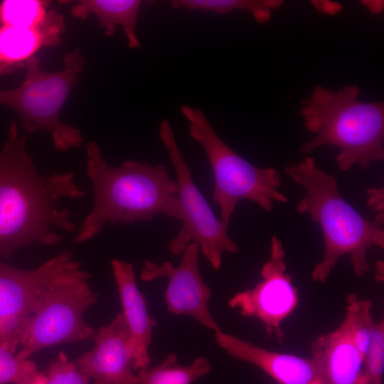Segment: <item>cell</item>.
I'll return each instance as SVG.
<instances>
[{
	"label": "cell",
	"mask_w": 384,
	"mask_h": 384,
	"mask_svg": "<svg viewBox=\"0 0 384 384\" xmlns=\"http://www.w3.org/2000/svg\"><path fill=\"white\" fill-rule=\"evenodd\" d=\"M27 135H20L11 120L0 151V257L33 245L63 241L58 230L74 232L78 225L66 199H79L85 191L71 171L44 175L26 149Z\"/></svg>",
	"instance_id": "1"
},
{
	"label": "cell",
	"mask_w": 384,
	"mask_h": 384,
	"mask_svg": "<svg viewBox=\"0 0 384 384\" xmlns=\"http://www.w3.org/2000/svg\"><path fill=\"white\" fill-rule=\"evenodd\" d=\"M86 168L93 204L78 230L75 243L93 238L105 224L147 221L157 215L179 220L177 183L166 166L137 160L111 166L97 144L91 141L86 144Z\"/></svg>",
	"instance_id": "2"
},
{
	"label": "cell",
	"mask_w": 384,
	"mask_h": 384,
	"mask_svg": "<svg viewBox=\"0 0 384 384\" xmlns=\"http://www.w3.org/2000/svg\"><path fill=\"white\" fill-rule=\"evenodd\" d=\"M286 174L305 190L297 211L317 223L324 239V256L311 272L314 282L326 283L338 259L348 255L355 274L369 271L366 253L372 247H384V212L370 221L363 218L339 193L336 178L318 167L306 156L284 169Z\"/></svg>",
	"instance_id": "3"
},
{
	"label": "cell",
	"mask_w": 384,
	"mask_h": 384,
	"mask_svg": "<svg viewBox=\"0 0 384 384\" xmlns=\"http://www.w3.org/2000/svg\"><path fill=\"white\" fill-rule=\"evenodd\" d=\"M361 88L351 85L334 90L320 85L301 100L300 114L314 137L304 144L302 154L323 146L339 149L338 169L348 171L357 164L367 169L384 159V102L359 99Z\"/></svg>",
	"instance_id": "4"
},
{
	"label": "cell",
	"mask_w": 384,
	"mask_h": 384,
	"mask_svg": "<svg viewBox=\"0 0 384 384\" xmlns=\"http://www.w3.org/2000/svg\"><path fill=\"white\" fill-rule=\"evenodd\" d=\"M188 122L189 134L203 148L214 178L213 198L219 206L220 222L228 229L238 202L251 201L265 211L272 210L274 202L286 203L287 197L278 191L282 179L271 167L252 164L225 144L217 134L204 112L198 107L181 106Z\"/></svg>",
	"instance_id": "5"
},
{
	"label": "cell",
	"mask_w": 384,
	"mask_h": 384,
	"mask_svg": "<svg viewBox=\"0 0 384 384\" xmlns=\"http://www.w3.org/2000/svg\"><path fill=\"white\" fill-rule=\"evenodd\" d=\"M85 63L78 48L65 55L61 70L48 72L41 68V60L35 55L25 63L26 72L22 82L16 87L0 90V105L16 111L27 134L48 132L59 151L78 148L83 142L82 133L64 123L60 113Z\"/></svg>",
	"instance_id": "6"
},
{
	"label": "cell",
	"mask_w": 384,
	"mask_h": 384,
	"mask_svg": "<svg viewBox=\"0 0 384 384\" xmlns=\"http://www.w3.org/2000/svg\"><path fill=\"white\" fill-rule=\"evenodd\" d=\"M159 135L171 160L176 176L177 198L180 205L181 228L167 244L175 256L183 254L194 242L215 270L222 264L225 252L237 253L238 245L230 238L228 229L218 219L205 197L195 184L191 169L185 161L170 122L162 119Z\"/></svg>",
	"instance_id": "7"
},
{
	"label": "cell",
	"mask_w": 384,
	"mask_h": 384,
	"mask_svg": "<svg viewBox=\"0 0 384 384\" xmlns=\"http://www.w3.org/2000/svg\"><path fill=\"white\" fill-rule=\"evenodd\" d=\"M90 278V274L82 268L48 289L31 316L17 356L29 359L33 353L60 343L93 340L96 331L84 318L86 310L99 297L89 285Z\"/></svg>",
	"instance_id": "8"
},
{
	"label": "cell",
	"mask_w": 384,
	"mask_h": 384,
	"mask_svg": "<svg viewBox=\"0 0 384 384\" xmlns=\"http://www.w3.org/2000/svg\"><path fill=\"white\" fill-rule=\"evenodd\" d=\"M284 257L282 241L272 235L270 259L260 270L262 281L252 289L238 292L228 301L230 307L240 309L241 316L260 320L266 333L273 335L279 343L284 341L281 323L299 302L298 290L286 272Z\"/></svg>",
	"instance_id": "9"
},
{
	"label": "cell",
	"mask_w": 384,
	"mask_h": 384,
	"mask_svg": "<svg viewBox=\"0 0 384 384\" xmlns=\"http://www.w3.org/2000/svg\"><path fill=\"white\" fill-rule=\"evenodd\" d=\"M199 249L197 243L190 242L181 255L182 260L178 267L169 261L157 264L145 260L140 278L144 282L168 279L164 299L169 312L189 316L216 332L221 329L209 310L211 291L203 282L199 271Z\"/></svg>",
	"instance_id": "10"
},
{
	"label": "cell",
	"mask_w": 384,
	"mask_h": 384,
	"mask_svg": "<svg viewBox=\"0 0 384 384\" xmlns=\"http://www.w3.org/2000/svg\"><path fill=\"white\" fill-rule=\"evenodd\" d=\"M82 269L70 250L48 260L33 270L0 264V317L33 315L48 290L55 283Z\"/></svg>",
	"instance_id": "11"
},
{
	"label": "cell",
	"mask_w": 384,
	"mask_h": 384,
	"mask_svg": "<svg viewBox=\"0 0 384 384\" xmlns=\"http://www.w3.org/2000/svg\"><path fill=\"white\" fill-rule=\"evenodd\" d=\"M93 341V348L75 362L79 370L92 380V384H136L131 335L122 314L100 327Z\"/></svg>",
	"instance_id": "12"
},
{
	"label": "cell",
	"mask_w": 384,
	"mask_h": 384,
	"mask_svg": "<svg viewBox=\"0 0 384 384\" xmlns=\"http://www.w3.org/2000/svg\"><path fill=\"white\" fill-rule=\"evenodd\" d=\"M214 336L232 357L258 367L278 384H324L321 362L314 355L306 358L270 351L221 330Z\"/></svg>",
	"instance_id": "13"
},
{
	"label": "cell",
	"mask_w": 384,
	"mask_h": 384,
	"mask_svg": "<svg viewBox=\"0 0 384 384\" xmlns=\"http://www.w3.org/2000/svg\"><path fill=\"white\" fill-rule=\"evenodd\" d=\"M111 268L119 294L122 315L129 328L134 350L133 368H147L151 363L149 346L157 321L149 315L146 300L136 282L131 263L113 259Z\"/></svg>",
	"instance_id": "14"
},
{
	"label": "cell",
	"mask_w": 384,
	"mask_h": 384,
	"mask_svg": "<svg viewBox=\"0 0 384 384\" xmlns=\"http://www.w3.org/2000/svg\"><path fill=\"white\" fill-rule=\"evenodd\" d=\"M311 351L321 362L324 384H361L363 359L343 320L336 329L314 340Z\"/></svg>",
	"instance_id": "15"
},
{
	"label": "cell",
	"mask_w": 384,
	"mask_h": 384,
	"mask_svg": "<svg viewBox=\"0 0 384 384\" xmlns=\"http://www.w3.org/2000/svg\"><path fill=\"white\" fill-rule=\"evenodd\" d=\"M64 31L63 16L56 10H49L38 27L0 26V63L25 65L41 48L59 45Z\"/></svg>",
	"instance_id": "16"
},
{
	"label": "cell",
	"mask_w": 384,
	"mask_h": 384,
	"mask_svg": "<svg viewBox=\"0 0 384 384\" xmlns=\"http://www.w3.org/2000/svg\"><path fill=\"white\" fill-rule=\"evenodd\" d=\"M140 0H80L72 7V14L85 19L90 14H95L104 29L106 36H112L117 28L121 26L131 49L141 48V42L137 35V26Z\"/></svg>",
	"instance_id": "17"
},
{
	"label": "cell",
	"mask_w": 384,
	"mask_h": 384,
	"mask_svg": "<svg viewBox=\"0 0 384 384\" xmlns=\"http://www.w3.org/2000/svg\"><path fill=\"white\" fill-rule=\"evenodd\" d=\"M210 371L211 365L205 357L197 358L184 366L178 363L175 353H170L161 363L138 370L136 384H191Z\"/></svg>",
	"instance_id": "18"
},
{
	"label": "cell",
	"mask_w": 384,
	"mask_h": 384,
	"mask_svg": "<svg viewBox=\"0 0 384 384\" xmlns=\"http://www.w3.org/2000/svg\"><path fill=\"white\" fill-rule=\"evenodd\" d=\"M283 3L282 0H172L170 5L175 9L222 15L234 11H245L250 12L258 23H263L271 19L272 11L279 8Z\"/></svg>",
	"instance_id": "19"
},
{
	"label": "cell",
	"mask_w": 384,
	"mask_h": 384,
	"mask_svg": "<svg viewBox=\"0 0 384 384\" xmlns=\"http://www.w3.org/2000/svg\"><path fill=\"white\" fill-rule=\"evenodd\" d=\"M370 300L359 299L354 293L346 296V312L343 321L346 324L350 338L363 359L368 351L371 328L374 322Z\"/></svg>",
	"instance_id": "20"
},
{
	"label": "cell",
	"mask_w": 384,
	"mask_h": 384,
	"mask_svg": "<svg viewBox=\"0 0 384 384\" xmlns=\"http://www.w3.org/2000/svg\"><path fill=\"white\" fill-rule=\"evenodd\" d=\"M48 2L41 0H5L0 3V26L35 28L48 15Z\"/></svg>",
	"instance_id": "21"
},
{
	"label": "cell",
	"mask_w": 384,
	"mask_h": 384,
	"mask_svg": "<svg viewBox=\"0 0 384 384\" xmlns=\"http://www.w3.org/2000/svg\"><path fill=\"white\" fill-rule=\"evenodd\" d=\"M384 370V322H373L370 341L363 362L361 384H383Z\"/></svg>",
	"instance_id": "22"
},
{
	"label": "cell",
	"mask_w": 384,
	"mask_h": 384,
	"mask_svg": "<svg viewBox=\"0 0 384 384\" xmlns=\"http://www.w3.org/2000/svg\"><path fill=\"white\" fill-rule=\"evenodd\" d=\"M38 372L35 362L21 358L0 345V384H26Z\"/></svg>",
	"instance_id": "23"
},
{
	"label": "cell",
	"mask_w": 384,
	"mask_h": 384,
	"mask_svg": "<svg viewBox=\"0 0 384 384\" xmlns=\"http://www.w3.org/2000/svg\"><path fill=\"white\" fill-rule=\"evenodd\" d=\"M31 316L9 314L0 317V345L12 353L23 343Z\"/></svg>",
	"instance_id": "24"
},
{
	"label": "cell",
	"mask_w": 384,
	"mask_h": 384,
	"mask_svg": "<svg viewBox=\"0 0 384 384\" xmlns=\"http://www.w3.org/2000/svg\"><path fill=\"white\" fill-rule=\"evenodd\" d=\"M46 375L47 384H87L90 380L63 352L50 363Z\"/></svg>",
	"instance_id": "25"
},
{
	"label": "cell",
	"mask_w": 384,
	"mask_h": 384,
	"mask_svg": "<svg viewBox=\"0 0 384 384\" xmlns=\"http://www.w3.org/2000/svg\"><path fill=\"white\" fill-rule=\"evenodd\" d=\"M383 193V187L370 188L367 191L368 206L378 213L384 212Z\"/></svg>",
	"instance_id": "26"
},
{
	"label": "cell",
	"mask_w": 384,
	"mask_h": 384,
	"mask_svg": "<svg viewBox=\"0 0 384 384\" xmlns=\"http://www.w3.org/2000/svg\"><path fill=\"white\" fill-rule=\"evenodd\" d=\"M326 4L327 6H326L324 1H314V5L318 10L328 14H335L342 9L341 4L338 3L326 1Z\"/></svg>",
	"instance_id": "27"
},
{
	"label": "cell",
	"mask_w": 384,
	"mask_h": 384,
	"mask_svg": "<svg viewBox=\"0 0 384 384\" xmlns=\"http://www.w3.org/2000/svg\"><path fill=\"white\" fill-rule=\"evenodd\" d=\"M362 4L366 6L373 14H380L383 10V1L378 0H364L361 1Z\"/></svg>",
	"instance_id": "28"
},
{
	"label": "cell",
	"mask_w": 384,
	"mask_h": 384,
	"mask_svg": "<svg viewBox=\"0 0 384 384\" xmlns=\"http://www.w3.org/2000/svg\"><path fill=\"white\" fill-rule=\"evenodd\" d=\"M24 67L25 65H8L0 63V77L11 74L18 69L23 68Z\"/></svg>",
	"instance_id": "29"
},
{
	"label": "cell",
	"mask_w": 384,
	"mask_h": 384,
	"mask_svg": "<svg viewBox=\"0 0 384 384\" xmlns=\"http://www.w3.org/2000/svg\"><path fill=\"white\" fill-rule=\"evenodd\" d=\"M26 384H47L46 373L44 371L38 372L35 377Z\"/></svg>",
	"instance_id": "30"
}]
</instances>
